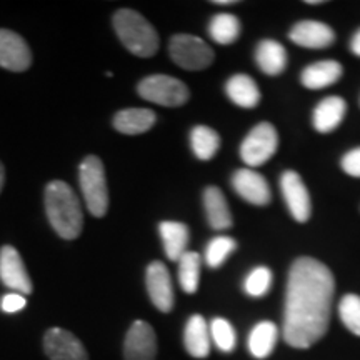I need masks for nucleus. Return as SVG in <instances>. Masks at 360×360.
Here are the masks:
<instances>
[{
	"label": "nucleus",
	"instance_id": "0eeeda50",
	"mask_svg": "<svg viewBox=\"0 0 360 360\" xmlns=\"http://www.w3.org/2000/svg\"><path fill=\"white\" fill-rule=\"evenodd\" d=\"M278 147V135L272 124L255 125L240 146V157L249 167H259L272 159Z\"/></svg>",
	"mask_w": 360,
	"mask_h": 360
},
{
	"label": "nucleus",
	"instance_id": "5701e85b",
	"mask_svg": "<svg viewBox=\"0 0 360 360\" xmlns=\"http://www.w3.org/2000/svg\"><path fill=\"white\" fill-rule=\"evenodd\" d=\"M255 62L267 75H278L287 67V52L276 40H262L255 49Z\"/></svg>",
	"mask_w": 360,
	"mask_h": 360
},
{
	"label": "nucleus",
	"instance_id": "cd10ccee",
	"mask_svg": "<svg viewBox=\"0 0 360 360\" xmlns=\"http://www.w3.org/2000/svg\"><path fill=\"white\" fill-rule=\"evenodd\" d=\"M237 242L232 237L219 236L209 242L205 249V262L210 269H219L229 255L236 250Z\"/></svg>",
	"mask_w": 360,
	"mask_h": 360
},
{
	"label": "nucleus",
	"instance_id": "ddd939ff",
	"mask_svg": "<svg viewBox=\"0 0 360 360\" xmlns=\"http://www.w3.org/2000/svg\"><path fill=\"white\" fill-rule=\"evenodd\" d=\"M32 64V52L17 32L0 29V67L12 72H24Z\"/></svg>",
	"mask_w": 360,
	"mask_h": 360
},
{
	"label": "nucleus",
	"instance_id": "f03ea898",
	"mask_svg": "<svg viewBox=\"0 0 360 360\" xmlns=\"http://www.w3.org/2000/svg\"><path fill=\"white\" fill-rule=\"evenodd\" d=\"M45 212L58 237L74 240L84 227V214L77 193L64 180H52L45 187Z\"/></svg>",
	"mask_w": 360,
	"mask_h": 360
},
{
	"label": "nucleus",
	"instance_id": "7c9ffc66",
	"mask_svg": "<svg viewBox=\"0 0 360 360\" xmlns=\"http://www.w3.org/2000/svg\"><path fill=\"white\" fill-rule=\"evenodd\" d=\"M272 285V272L267 267H255L252 272L247 276L244 282V290L247 295L260 299L270 290Z\"/></svg>",
	"mask_w": 360,
	"mask_h": 360
},
{
	"label": "nucleus",
	"instance_id": "6e6552de",
	"mask_svg": "<svg viewBox=\"0 0 360 360\" xmlns=\"http://www.w3.org/2000/svg\"><path fill=\"white\" fill-rule=\"evenodd\" d=\"M44 350L51 360H89L82 342L60 327H52L45 332Z\"/></svg>",
	"mask_w": 360,
	"mask_h": 360
},
{
	"label": "nucleus",
	"instance_id": "c85d7f7f",
	"mask_svg": "<svg viewBox=\"0 0 360 360\" xmlns=\"http://www.w3.org/2000/svg\"><path fill=\"white\" fill-rule=\"evenodd\" d=\"M209 328H210V337H212V340L215 342V345H217L219 350L229 354L236 349L237 335L231 322L225 321L222 317H217L214 319Z\"/></svg>",
	"mask_w": 360,
	"mask_h": 360
},
{
	"label": "nucleus",
	"instance_id": "473e14b6",
	"mask_svg": "<svg viewBox=\"0 0 360 360\" xmlns=\"http://www.w3.org/2000/svg\"><path fill=\"white\" fill-rule=\"evenodd\" d=\"M27 300L22 294H17V292H12V294H7L2 297V302H0V307L6 314H15L19 310L25 309Z\"/></svg>",
	"mask_w": 360,
	"mask_h": 360
},
{
	"label": "nucleus",
	"instance_id": "6ab92c4d",
	"mask_svg": "<svg viewBox=\"0 0 360 360\" xmlns=\"http://www.w3.org/2000/svg\"><path fill=\"white\" fill-rule=\"evenodd\" d=\"M204 207L209 225L214 231H227L232 227V214L222 191L219 187H207L204 191Z\"/></svg>",
	"mask_w": 360,
	"mask_h": 360
},
{
	"label": "nucleus",
	"instance_id": "b1692460",
	"mask_svg": "<svg viewBox=\"0 0 360 360\" xmlns=\"http://www.w3.org/2000/svg\"><path fill=\"white\" fill-rule=\"evenodd\" d=\"M278 339V328L274 322H259L250 330L249 350L255 359H267L276 349Z\"/></svg>",
	"mask_w": 360,
	"mask_h": 360
},
{
	"label": "nucleus",
	"instance_id": "a211bd4d",
	"mask_svg": "<svg viewBox=\"0 0 360 360\" xmlns=\"http://www.w3.org/2000/svg\"><path fill=\"white\" fill-rule=\"evenodd\" d=\"M225 94L242 109H254L260 102V90L255 80L247 74H236L225 84Z\"/></svg>",
	"mask_w": 360,
	"mask_h": 360
},
{
	"label": "nucleus",
	"instance_id": "c9c22d12",
	"mask_svg": "<svg viewBox=\"0 0 360 360\" xmlns=\"http://www.w3.org/2000/svg\"><path fill=\"white\" fill-rule=\"evenodd\" d=\"M215 6H229V4H233V0H214Z\"/></svg>",
	"mask_w": 360,
	"mask_h": 360
},
{
	"label": "nucleus",
	"instance_id": "f257e3e1",
	"mask_svg": "<svg viewBox=\"0 0 360 360\" xmlns=\"http://www.w3.org/2000/svg\"><path fill=\"white\" fill-rule=\"evenodd\" d=\"M334 276L319 260L300 257L292 264L283 309V340L309 349L326 335L334 300Z\"/></svg>",
	"mask_w": 360,
	"mask_h": 360
},
{
	"label": "nucleus",
	"instance_id": "20e7f679",
	"mask_svg": "<svg viewBox=\"0 0 360 360\" xmlns=\"http://www.w3.org/2000/svg\"><path fill=\"white\" fill-rule=\"evenodd\" d=\"M79 180L89 212L101 219L109 210V188H107L105 167L97 155L85 157L79 169Z\"/></svg>",
	"mask_w": 360,
	"mask_h": 360
},
{
	"label": "nucleus",
	"instance_id": "a878e982",
	"mask_svg": "<svg viewBox=\"0 0 360 360\" xmlns=\"http://www.w3.org/2000/svg\"><path fill=\"white\" fill-rule=\"evenodd\" d=\"M240 20L232 13H217L209 24V34L214 42L220 45H231L240 35Z\"/></svg>",
	"mask_w": 360,
	"mask_h": 360
},
{
	"label": "nucleus",
	"instance_id": "2f4dec72",
	"mask_svg": "<svg viewBox=\"0 0 360 360\" xmlns=\"http://www.w3.org/2000/svg\"><path fill=\"white\" fill-rule=\"evenodd\" d=\"M342 169L350 177L360 179V147L354 148L342 157Z\"/></svg>",
	"mask_w": 360,
	"mask_h": 360
},
{
	"label": "nucleus",
	"instance_id": "1a4fd4ad",
	"mask_svg": "<svg viewBox=\"0 0 360 360\" xmlns=\"http://www.w3.org/2000/svg\"><path fill=\"white\" fill-rule=\"evenodd\" d=\"M0 281L17 294H32V281L15 247L4 245L0 249Z\"/></svg>",
	"mask_w": 360,
	"mask_h": 360
},
{
	"label": "nucleus",
	"instance_id": "9d476101",
	"mask_svg": "<svg viewBox=\"0 0 360 360\" xmlns=\"http://www.w3.org/2000/svg\"><path fill=\"white\" fill-rule=\"evenodd\" d=\"M146 283L152 304H154L160 312L169 314L170 310L174 309L175 295L172 278H170L169 269L165 267L164 262H160V260L150 262V265L147 267Z\"/></svg>",
	"mask_w": 360,
	"mask_h": 360
},
{
	"label": "nucleus",
	"instance_id": "7ed1b4c3",
	"mask_svg": "<svg viewBox=\"0 0 360 360\" xmlns=\"http://www.w3.org/2000/svg\"><path fill=\"white\" fill-rule=\"evenodd\" d=\"M114 29L117 37L129 52L137 57H152L159 51V34L146 17L132 11L120 8L114 15Z\"/></svg>",
	"mask_w": 360,
	"mask_h": 360
},
{
	"label": "nucleus",
	"instance_id": "423d86ee",
	"mask_svg": "<svg viewBox=\"0 0 360 360\" xmlns=\"http://www.w3.org/2000/svg\"><path fill=\"white\" fill-rule=\"evenodd\" d=\"M137 92L148 102L164 107H180L188 101V87L182 80L170 75L155 74L148 75L137 85Z\"/></svg>",
	"mask_w": 360,
	"mask_h": 360
},
{
	"label": "nucleus",
	"instance_id": "c756f323",
	"mask_svg": "<svg viewBox=\"0 0 360 360\" xmlns=\"http://www.w3.org/2000/svg\"><path fill=\"white\" fill-rule=\"evenodd\" d=\"M339 315L344 326L352 334L360 337V297L355 294L342 297L339 304Z\"/></svg>",
	"mask_w": 360,
	"mask_h": 360
},
{
	"label": "nucleus",
	"instance_id": "4be33fe9",
	"mask_svg": "<svg viewBox=\"0 0 360 360\" xmlns=\"http://www.w3.org/2000/svg\"><path fill=\"white\" fill-rule=\"evenodd\" d=\"M159 232L164 242L165 255L170 260H180L184 254L187 252L188 245V227L182 222H175V220H165L159 225Z\"/></svg>",
	"mask_w": 360,
	"mask_h": 360
},
{
	"label": "nucleus",
	"instance_id": "bb28decb",
	"mask_svg": "<svg viewBox=\"0 0 360 360\" xmlns=\"http://www.w3.org/2000/svg\"><path fill=\"white\" fill-rule=\"evenodd\" d=\"M179 282L184 292L195 294L200 283V255L197 252H186L179 260Z\"/></svg>",
	"mask_w": 360,
	"mask_h": 360
},
{
	"label": "nucleus",
	"instance_id": "f704fd0d",
	"mask_svg": "<svg viewBox=\"0 0 360 360\" xmlns=\"http://www.w3.org/2000/svg\"><path fill=\"white\" fill-rule=\"evenodd\" d=\"M4 182H6V169H4V164L0 162V192H2Z\"/></svg>",
	"mask_w": 360,
	"mask_h": 360
},
{
	"label": "nucleus",
	"instance_id": "f8f14e48",
	"mask_svg": "<svg viewBox=\"0 0 360 360\" xmlns=\"http://www.w3.org/2000/svg\"><path fill=\"white\" fill-rule=\"evenodd\" d=\"M281 187L285 204L289 207L292 217L297 222H307L310 219V195L304 180L294 170H285L281 177Z\"/></svg>",
	"mask_w": 360,
	"mask_h": 360
},
{
	"label": "nucleus",
	"instance_id": "2eb2a0df",
	"mask_svg": "<svg viewBox=\"0 0 360 360\" xmlns=\"http://www.w3.org/2000/svg\"><path fill=\"white\" fill-rule=\"evenodd\" d=\"M290 40L305 49H326L334 44L335 32L319 20H302L294 25L289 34Z\"/></svg>",
	"mask_w": 360,
	"mask_h": 360
},
{
	"label": "nucleus",
	"instance_id": "aec40b11",
	"mask_svg": "<svg viewBox=\"0 0 360 360\" xmlns=\"http://www.w3.org/2000/svg\"><path fill=\"white\" fill-rule=\"evenodd\" d=\"M342 72L344 69L337 60L315 62L307 69H304L302 75H300V82L307 89L321 90L328 87V85H334L342 77Z\"/></svg>",
	"mask_w": 360,
	"mask_h": 360
},
{
	"label": "nucleus",
	"instance_id": "9b49d317",
	"mask_svg": "<svg viewBox=\"0 0 360 360\" xmlns=\"http://www.w3.org/2000/svg\"><path fill=\"white\" fill-rule=\"evenodd\" d=\"M157 337L150 323L137 321L130 326L124 342L125 360H155Z\"/></svg>",
	"mask_w": 360,
	"mask_h": 360
},
{
	"label": "nucleus",
	"instance_id": "72a5a7b5",
	"mask_svg": "<svg viewBox=\"0 0 360 360\" xmlns=\"http://www.w3.org/2000/svg\"><path fill=\"white\" fill-rule=\"evenodd\" d=\"M350 51H352L357 57H360V30H357L352 40H350Z\"/></svg>",
	"mask_w": 360,
	"mask_h": 360
},
{
	"label": "nucleus",
	"instance_id": "f3484780",
	"mask_svg": "<svg viewBox=\"0 0 360 360\" xmlns=\"http://www.w3.org/2000/svg\"><path fill=\"white\" fill-rule=\"evenodd\" d=\"M210 328L205 319L195 314L188 319L186 330H184V345L187 352L195 359H205L210 354Z\"/></svg>",
	"mask_w": 360,
	"mask_h": 360
},
{
	"label": "nucleus",
	"instance_id": "4468645a",
	"mask_svg": "<svg viewBox=\"0 0 360 360\" xmlns=\"http://www.w3.org/2000/svg\"><path fill=\"white\" fill-rule=\"evenodd\" d=\"M232 187L237 195L252 205H267L272 199L267 180L252 169H238L232 175Z\"/></svg>",
	"mask_w": 360,
	"mask_h": 360
},
{
	"label": "nucleus",
	"instance_id": "412c9836",
	"mask_svg": "<svg viewBox=\"0 0 360 360\" xmlns=\"http://www.w3.org/2000/svg\"><path fill=\"white\" fill-rule=\"evenodd\" d=\"M157 117L148 109H125L114 117V129L125 135H139L154 127Z\"/></svg>",
	"mask_w": 360,
	"mask_h": 360
},
{
	"label": "nucleus",
	"instance_id": "39448f33",
	"mask_svg": "<svg viewBox=\"0 0 360 360\" xmlns=\"http://www.w3.org/2000/svg\"><path fill=\"white\" fill-rule=\"evenodd\" d=\"M170 58L186 70H204L212 65L215 53L209 44L191 34H177L169 42Z\"/></svg>",
	"mask_w": 360,
	"mask_h": 360
},
{
	"label": "nucleus",
	"instance_id": "dca6fc26",
	"mask_svg": "<svg viewBox=\"0 0 360 360\" xmlns=\"http://www.w3.org/2000/svg\"><path fill=\"white\" fill-rule=\"evenodd\" d=\"M347 114V103L342 97H326L315 107L312 122L317 132L328 134L335 130Z\"/></svg>",
	"mask_w": 360,
	"mask_h": 360
},
{
	"label": "nucleus",
	"instance_id": "393cba45",
	"mask_svg": "<svg viewBox=\"0 0 360 360\" xmlns=\"http://www.w3.org/2000/svg\"><path fill=\"white\" fill-rule=\"evenodd\" d=\"M191 147L197 159H214L220 147L219 134L207 125H197L191 132Z\"/></svg>",
	"mask_w": 360,
	"mask_h": 360
}]
</instances>
